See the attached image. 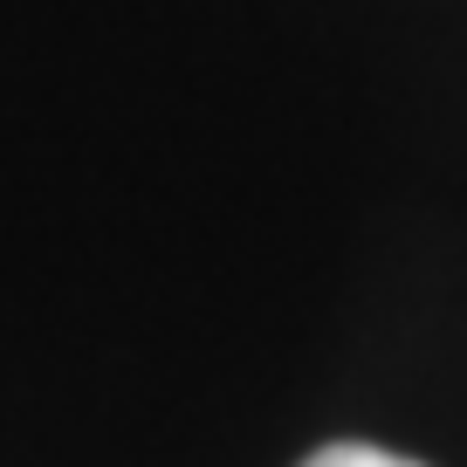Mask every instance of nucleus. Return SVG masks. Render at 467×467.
I'll list each match as a JSON object with an SVG mask.
<instances>
[{"mask_svg": "<svg viewBox=\"0 0 467 467\" xmlns=\"http://www.w3.org/2000/svg\"><path fill=\"white\" fill-rule=\"evenodd\" d=\"M303 467H420V461H399V453H379V447H323V453H309Z\"/></svg>", "mask_w": 467, "mask_h": 467, "instance_id": "f257e3e1", "label": "nucleus"}]
</instances>
